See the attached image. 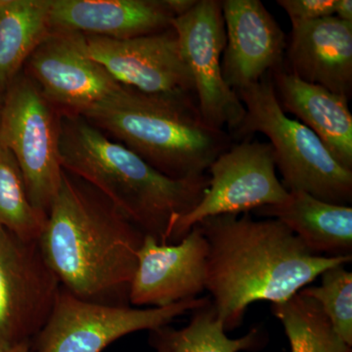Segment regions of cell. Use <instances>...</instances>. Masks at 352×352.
Here are the masks:
<instances>
[{"label":"cell","mask_w":352,"mask_h":352,"mask_svg":"<svg viewBox=\"0 0 352 352\" xmlns=\"http://www.w3.org/2000/svg\"><path fill=\"white\" fill-rule=\"evenodd\" d=\"M196 226L208 245L206 289L226 332L240 327L252 303L287 302L329 268L352 261L315 256L283 222L256 220L250 212Z\"/></svg>","instance_id":"6da1fadb"},{"label":"cell","mask_w":352,"mask_h":352,"mask_svg":"<svg viewBox=\"0 0 352 352\" xmlns=\"http://www.w3.org/2000/svg\"><path fill=\"white\" fill-rule=\"evenodd\" d=\"M145 235L91 185L64 170L38 239L44 259L72 295L129 305Z\"/></svg>","instance_id":"7a4b0ae2"},{"label":"cell","mask_w":352,"mask_h":352,"mask_svg":"<svg viewBox=\"0 0 352 352\" xmlns=\"http://www.w3.org/2000/svg\"><path fill=\"white\" fill-rule=\"evenodd\" d=\"M60 161L160 244H170L176 222L200 203L208 175L175 179L76 115L60 118Z\"/></svg>","instance_id":"3957f363"},{"label":"cell","mask_w":352,"mask_h":352,"mask_svg":"<svg viewBox=\"0 0 352 352\" xmlns=\"http://www.w3.org/2000/svg\"><path fill=\"white\" fill-rule=\"evenodd\" d=\"M175 179L206 175L230 147V136L208 126L194 94H149L124 87L80 115Z\"/></svg>","instance_id":"277c9868"},{"label":"cell","mask_w":352,"mask_h":352,"mask_svg":"<svg viewBox=\"0 0 352 352\" xmlns=\"http://www.w3.org/2000/svg\"><path fill=\"white\" fill-rule=\"evenodd\" d=\"M237 94L245 116L234 132L238 138L261 133L270 139L287 191L305 192L335 205L351 203L352 170L333 159L314 131L284 113L270 74Z\"/></svg>","instance_id":"5b68a950"},{"label":"cell","mask_w":352,"mask_h":352,"mask_svg":"<svg viewBox=\"0 0 352 352\" xmlns=\"http://www.w3.org/2000/svg\"><path fill=\"white\" fill-rule=\"evenodd\" d=\"M60 118L38 85L20 73L7 88L0 118V145L11 152L34 208L47 214L64 170L59 153Z\"/></svg>","instance_id":"8992f818"},{"label":"cell","mask_w":352,"mask_h":352,"mask_svg":"<svg viewBox=\"0 0 352 352\" xmlns=\"http://www.w3.org/2000/svg\"><path fill=\"white\" fill-rule=\"evenodd\" d=\"M212 298H195L164 307L141 309L129 305L87 302L61 287L50 319L36 336L34 352H101L115 340L138 331L170 325Z\"/></svg>","instance_id":"52a82bcc"},{"label":"cell","mask_w":352,"mask_h":352,"mask_svg":"<svg viewBox=\"0 0 352 352\" xmlns=\"http://www.w3.org/2000/svg\"><path fill=\"white\" fill-rule=\"evenodd\" d=\"M208 170L207 191L195 208L176 222L170 244L208 217L244 214L288 199L289 192L278 179L270 143L245 138L221 153Z\"/></svg>","instance_id":"ba28073f"},{"label":"cell","mask_w":352,"mask_h":352,"mask_svg":"<svg viewBox=\"0 0 352 352\" xmlns=\"http://www.w3.org/2000/svg\"><path fill=\"white\" fill-rule=\"evenodd\" d=\"M60 289L38 241L23 240L0 228V349L36 337Z\"/></svg>","instance_id":"9c48e42d"},{"label":"cell","mask_w":352,"mask_h":352,"mask_svg":"<svg viewBox=\"0 0 352 352\" xmlns=\"http://www.w3.org/2000/svg\"><path fill=\"white\" fill-rule=\"evenodd\" d=\"M191 73L197 105L204 122L217 129L235 131L245 107L237 92L226 85L222 55L226 44L221 1L198 0L195 6L171 23Z\"/></svg>","instance_id":"30bf717a"},{"label":"cell","mask_w":352,"mask_h":352,"mask_svg":"<svg viewBox=\"0 0 352 352\" xmlns=\"http://www.w3.org/2000/svg\"><path fill=\"white\" fill-rule=\"evenodd\" d=\"M85 50L124 87L149 94H194L191 73L173 28L127 39L87 36Z\"/></svg>","instance_id":"8fae6325"},{"label":"cell","mask_w":352,"mask_h":352,"mask_svg":"<svg viewBox=\"0 0 352 352\" xmlns=\"http://www.w3.org/2000/svg\"><path fill=\"white\" fill-rule=\"evenodd\" d=\"M25 64L44 97L69 115H82L122 87L88 56L78 32L52 30Z\"/></svg>","instance_id":"7c38bea8"},{"label":"cell","mask_w":352,"mask_h":352,"mask_svg":"<svg viewBox=\"0 0 352 352\" xmlns=\"http://www.w3.org/2000/svg\"><path fill=\"white\" fill-rule=\"evenodd\" d=\"M208 245L200 227L175 244L145 235L129 291V305L164 307L198 298L206 289Z\"/></svg>","instance_id":"4fadbf2b"},{"label":"cell","mask_w":352,"mask_h":352,"mask_svg":"<svg viewBox=\"0 0 352 352\" xmlns=\"http://www.w3.org/2000/svg\"><path fill=\"white\" fill-rule=\"evenodd\" d=\"M226 44L222 73L236 92L283 68L286 34L259 0L221 1Z\"/></svg>","instance_id":"5bb4252c"},{"label":"cell","mask_w":352,"mask_h":352,"mask_svg":"<svg viewBox=\"0 0 352 352\" xmlns=\"http://www.w3.org/2000/svg\"><path fill=\"white\" fill-rule=\"evenodd\" d=\"M284 61L303 82L351 99L352 23L330 16L292 25Z\"/></svg>","instance_id":"9a60e30c"},{"label":"cell","mask_w":352,"mask_h":352,"mask_svg":"<svg viewBox=\"0 0 352 352\" xmlns=\"http://www.w3.org/2000/svg\"><path fill=\"white\" fill-rule=\"evenodd\" d=\"M166 0H51L53 31L127 39L170 29Z\"/></svg>","instance_id":"2e32d148"},{"label":"cell","mask_w":352,"mask_h":352,"mask_svg":"<svg viewBox=\"0 0 352 352\" xmlns=\"http://www.w3.org/2000/svg\"><path fill=\"white\" fill-rule=\"evenodd\" d=\"M273 87L285 113L296 116L314 131L333 159L352 170V115L349 99L320 85L303 82L283 68L271 72ZM298 120V122H300Z\"/></svg>","instance_id":"e0dca14e"},{"label":"cell","mask_w":352,"mask_h":352,"mask_svg":"<svg viewBox=\"0 0 352 352\" xmlns=\"http://www.w3.org/2000/svg\"><path fill=\"white\" fill-rule=\"evenodd\" d=\"M254 212L283 222L315 256H352L351 206L335 205L293 191L284 203Z\"/></svg>","instance_id":"ac0fdd59"},{"label":"cell","mask_w":352,"mask_h":352,"mask_svg":"<svg viewBox=\"0 0 352 352\" xmlns=\"http://www.w3.org/2000/svg\"><path fill=\"white\" fill-rule=\"evenodd\" d=\"M51 0H0V99L52 31Z\"/></svg>","instance_id":"d6986e66"},{"label":"cell","mask_w":352,"mask_h":352,"mask_svg":"<svg viewBox=\"0 0 352 352\" xmlns=\"http://www.w3.org/2000/svg\"><path fill=\"white\" fill-rule=\"evenodd\" d=\"M266 342L265 333L256 327L243 337L229 338L212 300L205 307L194 310L185 327L166 325L150 331V344L156 352L256 351L263 349Z\"/></svg>","instance_id":"ffe728a7"},{"label":"cell","mask_w":352,"mask_h":352,"mask_svg":"<svg viewBox=\"0 0 352 352\" xmlns=\"http://www.w3.org/2000/svg\"><path fill=\"white\" fill-rule=\"evenodd\" d=\"M271 310L283 325L291 352H352L319 303L300 292L287 302L271 305Z\"/></svg>","instance_id":"44dd1931"},{"label":"cell","mask_w":352,"mask_h":352,"mask_svg":"<svg viewBox=\"0 0 352 352\" xmlns=\"http://www.w3.org/2000/svg\"><path fill=\"white\" fill-rule=\"evenodd\" d=\"M47 214L34 208L10 151L0 145V228L27 241H38Z\"/></svg>","instance_id":"7402d4cb"},{"label":"cell","mask_w":352,"mask_h":352,"mask_svg":"<svg viewBox=\"0 0 352 352\" xmlns=\"http://www.w3.org/2000/svg\"><path fill=\"white\" fill-rule=\"evenodd\" d=\"M321 276L320 286L303 288L300 293L319 303L337 335L352 346V273L340 264Z\"/></svg>","instance_id":"603a6c76"},{"label":"cell","mask_w":352,"mask_h":352,"mask_svg":"<svg viewBox=\"0 0 352 352\" xmlns=\"http://www.w3.org/2000/svg\"><path fill=\"white\" fill-rule=\"evenodd\" d=\"M337 0H278L277 4L289 16L292 25L312 22L335 16Z\"/></svg>","instance_id":"cb8c5ba5"},{"label":"cell","mask_w":352,"mask_h":352,"mask_svg":"<svg viewBox=\"0 0 352 352\" xmlns=\"http://www.w3.org/2000/svg\"><path fill=\"white\" fill-rule=\"evenodd\" d=\"M197 2L198 0H166V6L175 18L189 12Z\"/></svg>","instance_id":"d4e9b609"},{"label":"cell","mask_w":352,"mask_h":352,"mask_svg":"<svg viewBox=\"0 0 352 352\" xmlns=\"http://www.w3.org/2000/svg\"><path fill=\"white\" fill-rule=\"evenodd\" d=\"M335 16L344 22L352 23V1L351 0H337L335 8Z\"/></svg>","instance_id":"484cf974"},{"label":"cell","mask_w":352,"mask_h":352,"mask_svg":"<svg viewBox=\"0 0 352 352\" xmlns=\"http://www.w3.org/2000/svg\"><path fill=\"white\" fill-rule=\"evenodd\" d=\"M0 352H34L31 346V342H24L15 346L6 347V349H0Z\"/></svg>","instance_id":"4316f807"},{"label":"cell","mask_w":352,"mask_h":352,"mask_svg":"<svg viewBox=\"0 0 352 352\" xmlns=\"http://www.w3.org/2000/svg\"><path fill=\"white\" fill-rule=\"evenodd\" d=\"M2 101H3V99H0V118H1Z\"/></svg>","instance_id":"83f0119b"}]
</instances>
